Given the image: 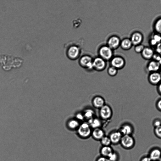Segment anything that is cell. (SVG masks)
Wrapping results in <instances>:
<instances>
[{"label":"cell","mask_w":161,"mask_h":161,"mask_svg":"<svg viewBox=\"0 0 161 161\" xmlns=\"http://www.w3.org/2000/svg\"><path fill=\"white\" fill-rule=\"evenodd\" d=\"M99 53L101 58L105 60L110 59L113 55L112 49L108 46H104L101 47L100 49Z\"/></svg>","instance_id":"8992f818"},{"label":"cell","mask_w":161,"mask_h":161,"mask_svg":"<svg viewBox=\"0 0 161 161\" xmlns=\"http://www.w3.org/2000/svg\"><path fill=\"white\" fill-rule=\"evenodd\" d=\"M161 57V55L156 52L153 54L152 58L153 60L158 62Z\"/></svg>","instance_id":"1f68e13d"},{"label":"cell","mask_w":161,"mask_h":161,"mask_svg":"<svg viewBox=\"0 0 161 161\" xmlns=\"http://www.w3.org/2000/svg\"><path fill=\"white\" fill-rule=\"evenodd\" d=\"M114 151L110 146H102L100 152L101 156L108 158Z\"/></svg>","instance_id":"d6986e66"},{"label":"cell","mask_w":161,"mask_h":161,"mask_svg":"<svg viewBox=\"0 0 161 161\" xmlns=\"http://www.w3.org/2000/svg\"><path fill=\"white\" fill-rule=\"evenodd\" d=\"M158 161H161V157L158 160Z\"/></svg>","instance_id":"60d3db41"},{"label":"cell","mask_w":161,"mask_h":161,"mask_svg":"<svg viewBox=\"0 0 161 161\" xmlns=\"http://www.w3.org/2000/svg\"><path fill=\"white\" fill-rule=\"evenodd\" d=\"M153 27L155 33L161 35V17L157 18L155 20Z\"/></svg>","instance_id":"603a6c76"},{"label":"cell","mask_w":161,"mask_h":161,"mask_svg":"<svg viewBox=\"0 0 161 161\" xmlns=\"http://www.w3.org/2000/svg\"><path fill=\"white\" fill-rule=\"evenodd\" d=\"M157 109L159 111L161 112V98L158 99L156 103Z\"/></svg>","instance_id":"836d02e7"},{"label":"cell","mask_w":161,"mask_h":161,"mask_svg":"<svg viewBox=\"0 0 161 161\" xmlns=\"http://www.w3.org/2000/svg\"><path fill=\"white\" fill-rule=\"evenodd\" d=\"M154 52L153 49L149 47H145L141 53L142 58L146 60L152 59Z\"/></svg>","instance_id":"9a60e30c"},{"label":"cell","mask_w":161,"mask_h":161,"mask_svg":"<svg viewBox=\"0 0 161 161\" xmlns=\"http://www.w3.org/2000/svg\"><path fill=\"white\" fill-rule=\"evenodd\" d=\"M105 62L104 59L101 58H96L93 61V68L97 70H102L105 68Z\"/></svg>","instance_id":"30bf717a"},{"label":"cell","mask_w":161,"mask_h":161,"mask_svg":"<svg viewBox=\"0 0 161 161\" xmlns=\"http://www.w3.org/2000/svg\"><path fill=\"white\" fill-rule=\"evenodd\" d=\"M119 131L123 135H132L134 131V128L131 125L126 123L121 126Z\"/></svg>","instance_id":"7c38bea8"},{"label":"cell","mask_w":161,"mask_h":161,"mask_svg":"<svg viewBox=\"0 0 161 161\" xmlns=\"http://www.w3.org/2000/svg\"><path fill=\"white\" fill-rule=\"evenodd\" d=\"M154 133L157 138L161 139V125L154 128Z\"/></svg>","instance_id":"f1b7e54d"},{"label":"cell","mask_w":161,"mask_h":161,"mask_svg":"<svg viewBox=\"0 0 161 161\" xmlns=\"http://www.w3.org/2000/svg\"><path fill=\"white\" fill-rule=\"evenodd\" d=\"M83 114L85 119L89 120L93 118L95 113L93 110L87 109L85 110Z\"/></svg>","instance_id":"d4e9b609"},{"label":"cell","mask_w":161,"mask_h":161,"mask_svg":"<svg viewBox=\"0 0 161 161\" xmlns=\"http://www.w3.org/2000/svg\"><path fill=\"white\" fill-rule=\"evenodd\" d=\"M161 42V35L155 33L149 40V43L152 46L155 47L159 43Z\"/></svg>","instance_id":"ffe728a7"},{"label":"cell","mask_w":161,"mask_h":161,"mask_svg":"<svg viewBox=\"0 0 161 161\" xmlns=\"http://www.w3.org/2000/svg\"><path fill=\"white\" fill-rule=\"evenodd\" d=\"M144 47V46L142 44L136 45L135 46L134 51L136 53H141Z\"/></svg>","instance_id":"f546056e"},{"label":"cell","mask_w":161,"mask_h":161,"mask_svg":"<svg viewBox=\"0 0 161 161\" xmlns=\"http://www.w3.org/2000/svg\"><path fill=\"white\" fill-rule=\"evenodd\" d=\"M80 124L77 119H73L69 120L68 122L67 125L69 129L71 130L77 129Z\"/></svg>","instance_id":"cb8c5ba5"},{"label":"cell","mask_w":161,"mask_h":161,"mask_svg":"<svg viewBox=\"0 0 161 161\" xmlns=\"http://www.w3.org/2000/svg\"><path fill=\"white\" fill-rule=\"evenodd\" d=\"M96 161H110L108 158L102 156L98 157Z\"/></svg>","instance_id":"e575fe53"},{"label":"cell","mask_w":161,"mask_h":161,"mask_svg":"<svg viewBox=\"0 0 161 161\" xmlns=\"http://www.w3.org/2000/svg\"><path fill=\"white\" fill-rule=\"evenodd\" d=\"M88 123L91 127L93 129L100 128L102 124L101 121L99 119L94 118L88 120Z\"/></svg>","instance_id":"44dd1931"},{"label":"cell","mask_w":161,"mask_h":161,"mask_svg":"<svg viewBox=\"0 0 161 161\" xmlns=\"http://www.w3.org/2000/svg\"><path fill=\"white\" fill-rule=\"evenodd\" d=\"M153 125L154 128L161 125V120L159 119H155L153 121Z\"/></svg>","instance_id":"4dcf8cb0"},{"label":"cell","mask_w":161,"mask_h":161,"mask_svg":"<svg viewBox=\"0 0 161 161\" xmlns=\"http://www.w3.org/2000/svg\"><path fill=\"white\" fill-rule=\"evenodd\" d=\"M119 143L124 149H130L135 144V141L132 135H123Z\"/></svg>","instance_id":"7a4b0ae2"},{"label":"cell","mask_w":161,"mask_h":161,"mask_svg":"<svg viewBox=\"0 0 161 161\" xmlns=\"http://www.w3.org/2000/svg\"><path fill=\"white\" fill-rule=\"evenodd\" d=\"M112 112L111 108L108 105L105 104L100 108L99 114L101 117L103 119H108L110 118Z\"/></svg>","instance_id":"277c9868"},{"label":"cell","mask_w":161,"mask_h":161,"mask_svg":"<svg viewBox=\"0 0 161 161\" xmlns=\"http://www.w3.org/2000/svg\"><path fill=\"white\" fill-rule=\"evenodd\" d=\"M155 52L161 55V42L158 44L155 47Z\"/></svg>","instance_id":"d6a6232c"},{"label":"cell","mask_w":161,"mask_h":161,"mask_svg":"<svg viewBox=\"0 0 161 161\" xmlns=\"http://www.w3.org/2000/svg\"><path fill=\"white\" fill-rule=\"evenodd\" d=\"M159 73H160V74L161 75V67L160 69V70L159 71Z\"/></svg>","instance_id":"ab89813d"},{"label":"cell","mask_w":161,"mask_h":161,"mask_svg":"<svg viewBox=\"0 0 161 161\" xmlns=\"http://www.w3.org/2000/svg\"><path fill=\"white\" fill-rule=\"evenodd\" d=\"M122 136L119 130L113 131L108 136L111 144L114 145L119 143Z\"/></svg>","instance_id":"ba28073f"},{"label":"cell","mask_w":161,"mask_h":161,"mask_svg":"<svg viewBox=\"0 0 161 161\" xmlns=\"http://www.w3.org/2000/svg\"><path fill=\"white\" fill-rule=\"evenodd\" d=\"M119 39L116 36H113L109 39L108 41V46L111 48L115 49L120 45Z\"/></svg>","instance_id":"e0dca14e"},{"label":"cell","mask_w":161,"mask_h":161,"mask_svg":"<svg viewBox=\"0 0 161 161\" xmlns=\"http://www.w3.org/2000/svg\"><path fill=\"white\" fill-rule=\"evenodd\" d=\"M140 161H152L148 155L142 157L140 159Z\"/></svg>","instance_id":"8d00e7d4"},{"label":"cell","mask_w":161,"mask_h":161,"mask_svg":"<svg viewBox=\"0 0 161 161\" xmlns=\"http://www.w3.org/2000/svg\"><path fill=\"white\" fill-rule=\"evenodd\" d=\"M80 53V49L78 47L75 46L70 47L67 51V54L69 58H76Z\"/></svg>","instance_id":"2e32d148"},{"label":"cell","mask_w":161,"mask_h":161,"mask_svg":"<svg viewBox=\"0 0 161 161\" xmlns=\"http://www.w3.org/2000/svg\"><path fill=\"white\" fill-rule=\"evenodd\" d=\"M161 67V66L158 61L153 60L148 63L146 68L147 71L150 73L158 72Z\"/></svg>","instance_id":"9c48e42d"},{"label":"cell","mask_w":161,"mask_h":161,"mask_svg":"<svg viewBox=\"0 0 161 161\" xmlns=\"http://www.w3.org/2000/svg\"><path fill=\"white\" fill-rule=\"evenodd\" d=\"M111 63L112 66L117 69L123 68L125 65V62L122 58L116 57L112 59Z\"/></svg>","instance_id":"4fadbf2b"},{"label":"cell","mask_w":161,"mask_h":161,"mask_svg":"<svg viewBox=\"0 0 161 161\" xmlns=\"http://www.w3.org/2000/svg\"><path fill=\"white\" fill-rule=\"evenodd\" d=\"M92 104L95 108H100L105 105V101L101 97L97 96L93 98Z\"/></svg>","instance_id":"ac0fdd59"},{"label":"cell","mask_w":161,"mask_h":161,"mask_svg":"<svg viewBox=\"0 0 161 161\" xmlns=\"http://www.w3.org/2000/svg\"><path fill=\"white\" fill-rule=\"evenodd\" d=\"M108 74L111 76L115 75L117 73V69L115 67L112 66L109 67L108 70Z\"/></svg>","instance_id":"83f0119b"},{"label":"cell","mask_w":161,"mask_h":161,"mask_svg":"<svg viewBox=\"0 0 161 161\" xmlns=\"http://www.w3.org/2000/svg\"><path fill=\"white\" fill-rule=\"evenodd\" d=\"M148 80L150 84L157 86L161 82V75L159 71L149 73Z\"/></svg>","instance_id":"3957f363"},{"label":"cell","mask_w":161,"mask_h":161,"mask_svg":"<svg viewBox=\"0 0 161 161\" xmlns=\"http://www.w3.org/2000/svg\"><path fill=\"white\" fill-rule=\"evenodd\" d=\"M80 64L83 67L89 69L93 68V61L92 58L88 56H83L80 59Z\"/></svg>","instance_id":"8fae6325"},{"label":"cell","mask_w":161,"mask_h":161,"mask_svg":"<svg viewBox=\"0 0 161 161\" xmlns=\"http://www.w3.org/2000/svg\"><path fill=\"white\" fill-rule=\"evenodd\" d=\"M91 128L87 122H83L80 125L77 129V133L78 136L82 139L89 138L92 133Z\"/></svg>","instance_id":"6da1fadb"},{"label":"cell","mask_w":161,"mask_h":161,"mask_svg":"<svg viewBox=\"0 0 161 161\" xmlns=\"http://www.w3.org/2000/svg\"><path fill=\"white\" fill-rule=\"evenodd\" d=\"M108 158L110 161H118L119 155L117 152L114 151Z\"/></svg>","instance_id":"4316f807"},{"label":"cell","mask_w":161,"mask_h":161,"mask_svg":"<svg viewBox=\"0 0 161 161\" xmlns=\"http://www.w3.org/2000/svg\"><path fill=\"white\" fill-rule=\"evenodd\" d=\"M157 89L158 93L161 96V82L157 86Z\"/></svg>","instance_id":"74e56055"},{"label":"cell","mask_w":161,"mask_h":161,"mask_svg":"<svg viewBox=\"0 0 161 161\" xmlns=\"http://www.w3.org/2000/svg\"><path fill=\"white\" fill-rule=\"evenodd\" d=\"M120 45L121 47L125 50H129L133 46L132 43L129 38H125L120 42Z\"/></svg>","instance_id":"7402d4cb"},{"label":"cell","mask_w":161,"mask_h":161,"mask_svg":"<svg viewBox=\"0 0 161 161\" xmlns=\"http://www.w3.org/2000/svg\"><path fill=\"white\" fill-rule=\"evenodd\" d=\"M130 39L132 45L135 46L141 44L143 40V36L141 32L136 31L132 34Z\"/></svg>","instance_id":"5b68a950"},{"label":"cell","mask_w":161,"mask_h":161,"mask_svg":"<svg viewBox=\"0 0 161 161\" xmlns=\"http://www.w3.org/2000/svg\"><path fill=\"white\" fill-rule=\"evenodd\" d=\"M100 142L102 146H110L111 142L108 136H104L100 140Z\"/></svg>","instance_id":"484cf974"},{"label":"cell","mask_w":161,"mask_h":161,"mask_svg":"<svg viewBox=\"0 0 161 161\" xmlns=\"http://www.w3.org/2000/svg\"><path fill=\"white\" fill-rule=\"evenodd\" d=\"M158 62L159 63V64H160V65L161 66V57L160 58L159 60L158 61Z\"/></svg>","instance_id":"f35d334b"},{"label":"cell","mask_w":161,"mask_h":161,"mask_svg":"<svg viewBox=\"0 0 161 161\" xmlns=\"http://www.w3.org/2000/svg\"><path fill=\"white\" fill-rule=\"evenodd\" d=\"M152 161H158L161 157V149L158 147L151 148L148 155Z\"/></svg>","instance_id":"52a82bcc"},{"label":"cell","mask_w":161,"mask_h":161,"mask_svg":"<svg viewBox=\"0 0 161 161\" xmlns=\"http://www.w3.org/2000/svg\"><path fill=\"white\" fill-rule=\"evenodd\" d=\"M91 136L94 139L100 141L105 135L104 130L100 128H98L93 129Z\"/></svg>","instance_id":"5bb4252c"},{"label":"cell","mask_w":161,"mask_h":161,"mask_svg":"<svg viewBox=\"0 0 161 161\" xmlns=\"http://www.w3.org/2000/svg\"><path fill=\"white\" fill-rule=\"evenodd\" d=\"M76 119L78 120H83L85 119L83 114L80 113L77 114L76 115Z\"/></svg>","instance_id":"d590c367"}]
</instances>
